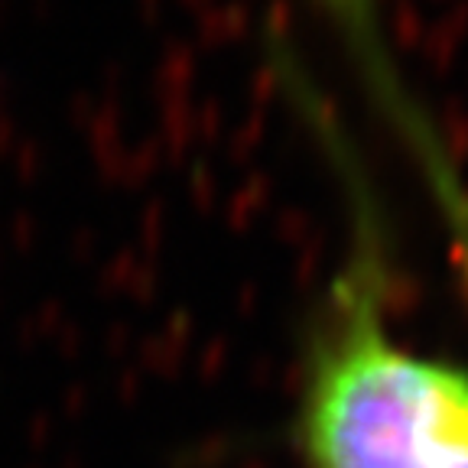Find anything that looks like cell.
<instances>
[{
  "label": "cell",
  "mask_w": 468,
  "mask_h": 468,
  "mask_svg": "<svg viewBox=\"0 0 468 468\" xmlns=\"http://www.w3.org/2000/svg\"><path fill=\"white\" fill-rule=\"evenodd\" d=\"M329 23L342 37L351 72L367 91V101L380 121L400 140V150L417 169L430 196L432 212L442 221L455 283L468 306V179L459 160L439 133L436 117L410 88L403 69L388 43V29L378 0H319Z\"/></svg>",
  "instance_id": "7a4b0ae2"
},
{
  "label": "cell",
  "mask_w": 468,
  "mask_h": 468,
  "mask_svg": "<svg viewBox=\"0 0 468 468\" xmlns=\"http://www.w3.org/2000/svg\"><path fill=\"white\" fill-rule=\"evenodd\" d=\"M280 75L335 169L345 257L303 335L292 407L300 468H468V367L390 329L394 254L384 205L348 127L286 49Z\"/></svg>",
  "instance_id": "6da1fadb"
}]
</instances>
